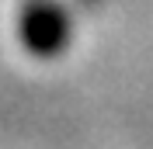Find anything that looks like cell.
Returning <instances> with one entry per match:
<instances>
[{
    "mask_svg": "<svg viewBox=\"0 0 153 149\" xmlns=\"http://www.w3.org/2000/svg\"><path fill=\"white\" fill-rule=\"evenodd\" d=\"M80 0H18L10 14L14 45L35 63L59 59L70 49Z\"/></svg>",
    "mask_w": 153,
    "mask_h": 149,
    "instance_id": "cell-1",
    "label": "cell"
}]
</instances>
